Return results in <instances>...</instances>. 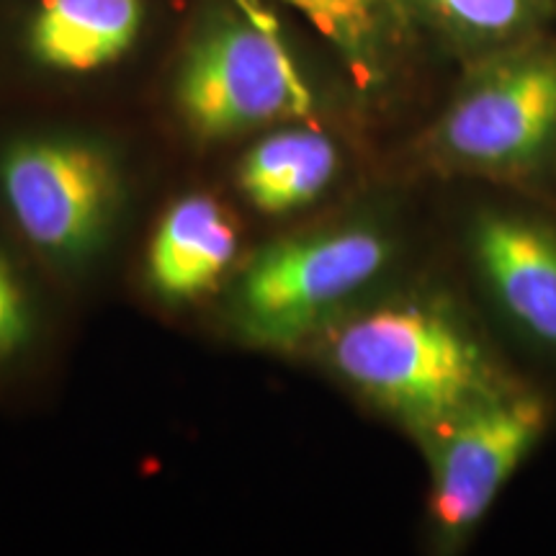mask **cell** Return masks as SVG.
<instances>
[{"mask_svg": "<svg viewBox=\"0 0 556 556\" xmlns=\"http://www.w3.org/2000/svg\"><path fill=\"white\" fill-rule=\"evenodd\" d=\"M332 361L374 400L438 426L497 392L479 348L420 307H381L353 319L332 340Z\"/></svg>", "mask_w": 556, "mask_h": 556, "instance_id": "obj_1", "label": "cell"}, {"mask_svg": "<svg viewBox=\"0 0 556 556\" xmlns=\"http://www.w3.org/2000/svg\"><path fill=\"white\" fill-rule=\"evenodd\" d=\"M180 114L201 137H229L312 111V90L274 24L227 16L208 24L178 70Z\"/></svg>", "mask_w": 556, "mask_h": 556, "instance_id": "obj_2", "label": "cell"}, {"mask_svg": "<svg viewBox=\"0 0 556 556\" xmlns=\"http://www.w3.org/2000/svg\"><path fill=\"white\" fill-rule=\"evenodd\" d=\"M556 139V50L523 47L471 73L435 129L454 163L477 170H516Z\"/></svg>", "mask_w": 556, "mask_h": 556, "instance_id": "obj_3", "label": "cell"}, {"mask_svg": "<svg viewBox=\"0 0 556 556\" xmlns=\"http://www.w3.org/2000/svg\"><path fill=\"white\" fill-rule=\"evenodd\" d=\"M0 191L21 232L54 255L96 240L114 199L106 157L73 139H18L0 155Z\"/></svg>", "mask_w": 556, "mask_h": 556, "instance_id": "obj_4", "label": "cell"}, {"mask_svg": "<svg viewBox=\"0 0 556 556\" xmlns=\"http://www.w3.org/2000/svg\"><path fill=\"white\" fill-rule=\"evenodd\" d=\"M387 263V242L343 229L261 253L242 278V312L261 336L287 338L366 287Z\"/></svg>", "mask_w": 556, "mask_h": 556, "instance_id": "obj_5", "label": "cell"}, {"mask_svg": "<svg viewBox=\"0 0 556 556\" xmlns=\"http://www.w3.org/2000/svg\"><path fill=\"white\" fill-rule=\"evenodd\" d=\"M548 409L533 394H500L448 420L435 462L433 518L467 531L490 510L507 479L546 430Z\"/></svg>", "mask_w": 556, "mask_h": 556, "instance_id": "obj_6", "label": "cell"}, {"mask_svg": "<svg viewBox=\"0 0 556 556\" xmlns=\"http://www.w3.org/2000/svg\"><path fill=\"white\" fill-rule=\"evenodd\" d=\"M477 258L518 325L556 345V238L520 217L479 222Z\"/></svg>", "mask_w": 556, "mask_h": 556, "instance_id": "obj_7", "label": "cell"}, {"mask_svg": "<svg viewBox=\"0 0 556 556\" xmlns=\"http://www.w3.org/2000/svg\"><path fill=\"white\" fill-rule=\"evenodd\" d=\"M142 18V0H39L29 50L58 73H93L131 50Z\"/></svg>", "mask_w": 556, "mask_h": 556, "instance_id": "obj_8", "label": "cell"}, {"mask_svg": "<svg viewBox=\"0 0 556 556\" xmlns=\"http://www.w3.org/2000/svg\"><path fill=\"white\" fill-rule=\"evenodd\" d=\"M238 235L222 206L208 197L178 201L165 214L150 245V278L168 296H193L225 274Z\"/></svg>", "mask_w": 556, "mask_h": 556, "instance_id": "obj_9", "label": "cell"}, {"mask_svg": "<svg viewBox=\"0 0 556 556\" xmlns=\"http://www.w3.org/2000/svg\"><path fill=\"white\" fill-rule=\"evenodd\" d=\"M338 170V150L317 129H283L261 139L240 170L245 197L278 214L315 201Z\"/></svg>", "mask_w": 556, "mask_h": 556, "instance_id": "obj_10", "label": "cell"}, {"mask_svg": "<svg viewBox=\"0 0 556 556\" xmlns=\"http://www.w3.org/2000/svg\"><path fill=\"white\" fill-rule=\"evenodd\" d=\"M302 13L330 45L345 54L361 78L371 75L394 0H278Z\"/></svg>", "mask_w": 556, "mask_h": 556, "instance_id": "obj_11", "label": "cell"}, {"mask_svg": "<svg viewBox=\"0 0 556 556\" xmlns=\"http://www.w3.org/2000/svg\"><path fill=\"white\" fill-rule=\"evenodd\" d=\"M458 37L503 45L536 24L546 0H417Z\"/></svg>", "mask_w": 556, "mask_h": 556, "instance_id": "obj_12", "label": "cell"}, {"mask_svg": "<svg viewBox=\"0 0 556 556\" xmlns=\"http://www.w3.org/2000/svg\"><path fill=\"white\" fill-rule=\"evenodd\" d=\"M31 312L9 261L0 255V358H9L29 340Z\"/></svg>", "mask_w": 556, "mask_h": 556, "instance_id": "obj_13", "label": "cell"}]
</instances>
